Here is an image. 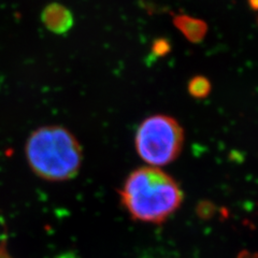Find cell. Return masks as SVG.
I'll use <instances>...</instances> for the list:
<instances>
[{
	"label": "cell",
	"instance_id": "obj_1",
	"mask_svg": "<svg viewBox=\"0 0 258 258\" xmlns=\"http://www.w3.org/2000/svg\"><path fill=\"white\" fill-rule=\"evenodd\" d=\"M122 205L134 220L161 224L183 203L180 185L156 167H140L127 176L119 191Z\"/></svg>",
	"mask_w": 258,
	"mask_h": 258
},
{
	"label": "cell",
	"instance_id": "obj_2",
	"mask_svg": "<svg viewBox=\"0 0 258 258\" xmlns=\"http://www.w3.org/2000/svg\"><path fill=\"white\" fill-rule=\"evenodd\" d=\"M27 161L37 175L52 182L67 181L78 174L83 160L82 148L68 129L44 126L26 142Z\"/></svg>",
	"mask_w": 258,
	"mask_h": 258
},
{
	"label": "cell",
	"instance_id": "obj_3",
	"mask_svg": "<svg viewBox=\"0 0 258 258\" xmlns=\"http://www.w3.org/2000/svg\"><path fill=\"white\" fill-rule=\"evenodd\" d=\"M184 131L177 120L164 114L152 115L139 125L135 145L140 158L151 167L171 164L182 151Z\"/></svg>",
	"mask_w": 258,
	"mask_h": 258
},
{
	"label": "cell",
	"instance_id": "obj_4",
	"mask_svg": "<svg viewBox=\"0 0 258 258\" xmlns=\"http://www.w3.org/2000/svg\"><path fill=\"white\" fill-rule=\"evenodd\" d=\"M42 22L50 31L56 35H62L74 26V15L64 6L51 4L43 10Z\"/></svg>",
	"mask_w": 258,
	"mask_h": 258
},
{
	"label": "cell",
	"instance_id": "obj_5",
	"mask_svg": "<svg viewBox=\"0 0 258 258\" xmlns=\"http://www.w3.org/2000/svg\"><path fill=\"white\" fill-rule=\"evenodd\" d=\"M173 24L175 28L191 43L203 41L208 32V25L205 21L189 15H174Z\"/></svg>",
	"mask_w": 258,
	"mask_h": 258
},
{
	"label": "cell",
	"instance_id": "obj_6",
	"mask_svg": "<svg viewBox=\"0 0 258 258\" xmlns=\"http://www.w3.org/2000/svg\"><path fill=\"white\" fill-rule=\"evenodd\" d=\"M212 85L208 78L203 76L194 77L188 83V93L194 98L204 99L211 92Z\"/></svg>",
	"mask_w": 258,
	"mask_h": 258
},
{
	"label": "cell",
	"instance_id": "obj_7",
	"mask_svg": "<svg viewBox=\"0 0 258 258\" xmlns=\"http://www.w3.org/2000/svg\"><path fill=\"white\" fill-rule=\"evenodd\" d=\"M170 51H171L170 42L164 38L155 40L154 43L152 45V53L153 55H155L156 57H164V56H166Z\"/></svg>",
	"mask_w": 258,
	"mask_h": 258
},
{
	"label": "cell",
	"instance_id": "obj_8",
	"mask_svg": "<svg viewBox=\"0 0 258 258\" xmlns=\"http://www.w3.org/2000/svg\"><path fill=\"white\" fill-rule=\"evenodd\" d=\"M238 258H256V255H255V254H252V253H249V252H247V251H243V252L240 253V255L238 256Z\"/></svg>",
	"mask_w": 258,
	"mask_h": 258
},
{
	"label": "cell",
	"instance_id": "obj_9",
	"mask_svg": "<svg viewBox=\"0 0 258 258\" xmlns=\"http://www.w3.org/2000/svg\"><path fill=\"white\" fill-rule=\"evenodd\" d=\"M248 4H249V7H251L254 11H256V10H257V7H258V0H248Z\"/></svg>",
	"mask_w": 258,
	"mask_h": 258
}]
</instances>
